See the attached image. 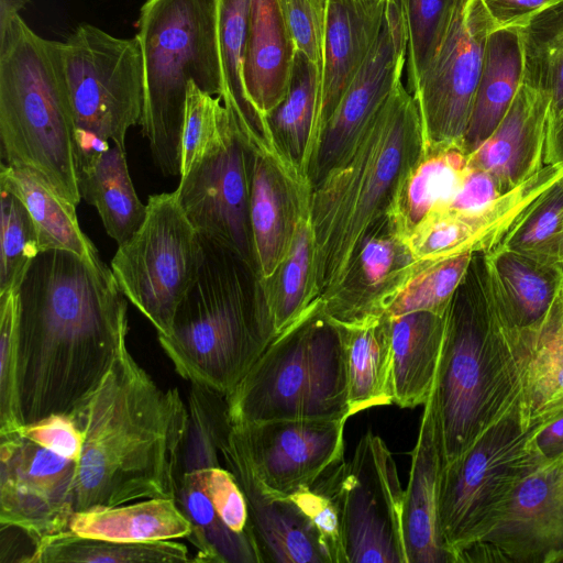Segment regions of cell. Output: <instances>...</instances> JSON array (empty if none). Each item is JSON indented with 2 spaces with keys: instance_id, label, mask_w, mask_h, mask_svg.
Segmentation results:
<instances>
[{
  "instance_id": "obj_34",
  "label": "cell",
  "mask_w": 563,
  "mask_h": 563,
  "mask_svg": "<svg viewBox=\"0 0 563 563\" xmlns=\"http://www.w3.org/2000/svg\"><path fill=\"white\" fill-rule=\"evenodd\" d=\"M250 0H219V46L224 92L222 102L232 109L254 150L282 155L269 131L251 104L243 81Z\"/></svg>"
},
{
  "instance_id": "obj_41",
  "label": "cell",
  "mask_w": 563,
  "mask_h": 563,
  "mask_svg": "<svg viewBox=\"0 0 563 563\" xmlns=\"http://www.w3.org/2000/svg\"><path fill=\"white\" fill-rule=\"evenodd\" d=\"M473 254L462 253L417 271L386 302L382 316L397 317L415 311L445 314L468 271Z\"/></svg>"
},
{
  "instance_id": "obj_6",
  "label": "cell",
  "mask_w": 563,
  "mask_h": 563,
  "mask_svg": "<svg viewBox=\"0 0 563 563\" xmlns=\"http://www.w3.org/2000/svg\"><path fill=\"white\" fill-rule=\"evenodd\" d=\"M0 154L27 167L76 206V135L62 42L37 35L20 15L0 32Z\"/></svg>"
},
{
  "instance_id": "obj_29",
  "label": "cell",
  "mask_w": 563,
  "mask_h": 563,
  "mask_svg": "<svg viewBox=\"0 0 563 563\" xmlns=\"http://www.w3.org/2000/svg\"><path fill=\"white\" fill-rule=\"evenodd\" d=\"M0 188L15 195L26 207L41 252L66 250L84 258L99 257L98 250L79 225L77 206L38 174L27 167L1 163Z\"/></svg>"
},
{
  "instance_id": "obj_5",
  "label": "cell",
  "mask_w": 563,
  "mask_h": 563,
  "mask_svg": "<svg viewBox=\"0 0 563 563\" xmlns=\"http://www.w3.org/2000/svg\"><path fill=\"white\" fill-rule=\"evenodd\" d=\"M200 241L197 275L158 341L181 377L229 396L277 331L256 271L228 246Z\"/></svg>"
},
{
  "instance_id": "obj_19",
  "label": "cell",
  "mask_w": 563,
  "mask_h": 563,
  "mask_svg": "<svg viewBox=\"0 0 563 563\" xmlns=\"http://www.w3.org/2000/svg\"><path fill=\"white\" fill-rule=\"evenodd\" d=\"M311 186L273 156L253 151L250 221L258 279L268 283L284 263L299 218L309 210Z\"/></svg>"
},
{
  "instance_id": "obj_4",
  "label": "cell",
  "mask_w": 563,
  "mask_h": 563,
  "mask_svg": "<svg viewBox=\"0 0 563 563\" xmlns=\"http://www.w3.org/2000/svg\"><path fill=\"white\" fill-rule=\"evenodd\" d=\"M514 325L503 308L487 254L474 252L446 312L432 389L444 465L464 454L493 423L517 415Z\"/></svg>"
},
{
  "instance_id": "obj_3",
  "label": "cell",
  "mask_w": 563,
  "mask_h": 563,
  "mask_svg": "<svg viewBox=\"0 0 563 563\" xmlns=\"http://www.w3.org/2000/svg\"><path fill=\"white\" fill-rule=\"evenodd\" d=\"M422 153L419 109L400 80L347 157L311 190L314 288L321 308L341 290L364 239L388 214Z\"/></svg>"
},
{
  "instance_id": "obj_23",
  "label": "cell",
  "mask_w": 563,
  "mask_h": 563,
  "mask_svg": "<svg viewBox=\"0 0 563 563\" xmlns=\"http://www.w3.org/2000/svg\"><path fill=\"white\" fill-rule=\"evenodd\" d=\"M518 371L517 415L528 430L563 413V294L547 313L526 328H514Z\"/></svg>"
},
{
  "instance_id": "obj_20",
  "label": "cell",
  "mask_w": 563,
  "mask_h": 563,
  "mask_svg": "<svg viewBox=\"0 0 563 563\" xmlns=\"http://www.w3.org/2000/svg\"><path fill=\"white\" fill-rule=\"evenodd\" d=\"M404 494L402 531L408 563H453L440 530L439 490L444 466L441 429L431 391L410 453Z\"/></svg>"
},
{
  "instance_id": "obj_51",
  "label": "cell",
  "mask_w": 563,
  "mask_h": 563,
  "mask_svg": "<svg viewBox=\"0 0 563 563\" xmlns=\"http://www.w3.org/2000/svg\"><path fill=\"white\" fill-rule=\"evenodd\" d=\"M22 437L66 459L78 462L84 432L70 415L53 413L32 423L24 424L18 432Z\"/></svg>"
},
{
  "instance_id": "obj_42",
  "label": "cell",
  "mask_w": 563,
  "mask_h": 563,
  "mask_svg": "<svg viewBox=\"0 0 563 563\" xmlns=\"http://www.w3.org/2000/svg\"><path fill=\"white\" fill-rule=\"evenodd\" d=\"M407 34V89L412 93L441 47L460 0H396Z\"/></svg>"
},
{
  "instance_id": "obj_30",
  "label": "cell",
  "mask_w": 563,
  "mask_h": 563,
  "mask_svg": "<svg viewBox=\"0 0 563 563\" xmlns=\"http://www.w3.org/2000/svg\"><path fill=\"white\" fill-rule=\"evenodd\" d=\"M470 170L468 155L452 145L423 152L405 176L388 218L404 239L432 209L448 205Z\"/></svg>"
},
{
  "instance_id": "obj_16",
  "label": "cell",
  "mask_w": 563,
  "mask_h": 563,
  "mask_svg": "<svg viewBox=\"0 0 563 563\" xmlns=\"http://www.w3.org/2000/svg\"><path fill=\"white\" fill-rule=\"evenodd\" d=\"M346 420L284 419L233 426L261 488L287 498L343 459Z\"/></svg>"
},
{
  "instance_id": "obj_40",
  "label": "cell",
  "mask_w": 563,
  "mask_h": 563,
  "mask_svg": "<svg viewBox=\"0 0 563 563\" xmlns=\"http://www.w3.org/2000/svg\"><path fill=\"white\" fill-rule=\"evenodd\" d=\"M187 407L181 473L220 466V449L233 428L227 396L192 382Z\"/></svg>"
},
{
  "instance_id": "obj_11",
  "label": "cell",
  "mask_w": 563,
  "mask_h": 563,
  "mask_svg": "<svg viewBox=\"0 0 563 563\" xmlns=\"http://www.w3.org/2000/svg\"><path fill=\"white\" fill-rule=\"evenodd\" d=\"M146 206L143 224L118 245L110 267L126 299L161 336L170 333L175 311L197 275L201 241L175 191L152 195Z\"/></svg>"
},
{
  "instance_id": "obj_26",
  "label": "cell",
  "mask_w": 563,
  "mask_h": 563,
  "mask_svg": "<svg viewBox=\"0 0 563 563\" xmlns=\"http://www.w3.org/2000/svg\"><path fill=\"white\" fill-rule=\"evenodd\" d=\"M525 63L519 26L489 32L464 152L473 153L497 128L523 82Z\"/></svg>"
},
{
  "instance_id": "obj_37",
  "label": "cell",
  "mask_w": 563,
  "mask_h": 563,
  "mask_svg": "<svg viewBox=\"0 0 563 563\" xmlns=\"http://www.w3.org/2000/svg\"><path fill=\"white\" fill-rule=\"evenodd\" d=\"M523 82L550 98V123L563 110V0L519 25Z\"/></svg>"
},
{
  "instance_id": "obj_52",
  "label": "cell",
  "mask_w": 563,
  "mask_h": 563,
  "mask_svg": "<svg viewBox=\"0 0 563 563\" xmlns=\"http://www.w3.org/2000/svg\"><path fill=\"white\" fill-rule=\"evenodd\" d=\"M501 195L497 183L488 173L470 165L461 189L448 205L442 207L472 210L488 205Z\"/></svg>"
},
{
  "instance_id": "obj_8",
  "label": "cell",
  "mask_w": 563,
  "mask_h": 563,
  "mask_svg": "<svg viewBox=\"0 0 563 563\" xmlns=\"http://www.w3.org/2000/svg\"><path fill=\"white\" fill-rule=\"evenodd\" d=\"M233 426L351 417L346 336L320 307L277 333L227 396Z\"/></svg>"
},
{
  "instance_id": "obj_55",
  "label": "cell",
  "mask_w": 563,
  "mask_h": 563,
  "mask_svg": "<svg viewBox=\"0 0 563 563\" xmlns=\"http://www.w3.org/2000/svg\"><path fill=\"white\" fill-rule=\"evenodd\" d=\"M531 444L543 460H552L563 454V413L551 422L531 432Z\"/></svg>"
},
{
  "instance_id": "obj_7",
  "label": "cell",
  "mask_w": 563,
  "mask_h": 563,
  "mask_svg": "<svg viewBox=\"0 0 563 563\" xmlns=\"http://www.w3.org/2000/svg\"><path fill=\"white\" fill-rule=\"evenodd\" d=\"M219 0H146L136 21L144 67L140 121L164 176H180L187 88L221 97Z\"/></svg>"
},
{
  "instance_id": "obj_27",
  "label": "cell",
  "mask_w": 563,
  "mask_h": 563,
  "mask_svg": "<svg viewBox=\"0 0 563 563\" xmlns=\"http://www.w3.org/2000/svg\"><path fill=\"white\" fill-rule=\"evenodd\" d=\"M321 67L296 51L287 93L266 123L279 152L309 184L316 158Z\"/></svg>"
},
{
  "instance_id": "obj_47",
  "label": "cell",
  "mask_w": 563,
  "mask_h": 563,
  "mask_svg": "<svg viewBox=\"0 0 563 563\" xmlns=\"http://www.w3.org/2000/svg\"><path fill=\"white\" fill-rule=\"evenodd\" d=\"M227 108L221 97L188 84L181 132L180 176L203 156L220 133ZM179 176V177H180Z\"/></svg>"
},
{
  "instance_id": "obj_14",
  "label": "cell",
  "mask_w": 563,
  "mask_h": 563,
  "mask_svg": "<svg viewBox=\"0 0 563 563\" xmlns=\"http://www.w3.org/2000/svg\"><path fill=\"white\" fill-rule=\"evenodd\" d=\"M494 29L481 0H460L441 47L411 93L421 118L423 152L463 147Z\"/></svg>"
},
{
  "instance_id": "obj_28",
  "label": "cell",
  "mask_w": 563,
  "mask_h": 563,
  "mask_svg": "<svg viewBox=\"0 0 563 563\" xmlns=\"http://www.w3.org/2000/svg\"><path fill=\"white\" fill-rule=\"evenodd\" d=\"M68 529L82 537L119 542L189 539L192 533L190 521L170 498L75 511Z\"/></svg>"
},
{
  "instance_id": "obj_53",
  "label": "cell",
  "mask_w": 563,
  "mask_h": 563,
  "mask_svg": "<svg viewBox=\"0 0 563 563\" xmlns=\"http://www.w3.org/2000/svg\"><path fill=\"white\" fill-rule=\"evenodd\" d=\"M558 0H481L495 29L519 26Z\"/></svg>"
},
{
  "instance_id": "obj_31",
  "label": "cell",
  "mask_w": 563,
  "mask_h": 563,
  "mask_svg": "<svg viewBox=\"0 0 563 563\" xmlns=\"http://www.w3.org/2000/svg\"><path fill=\"white\" fill-rule=\"evenodd\" d=\"M78 187L81 199L97 209L107 234L118 245L143 224L147 206L136 195L125 148L111 144L91 165L78 170Z\"/></svg>"
},
{
  "instance_id": "obj_46",
  "label": "cell",
  "mask_w": 563,
  "mask_h": 563,
  "mask_svg": "<svg viewBox=\"0 0 563 563\" xmlns=\"http://www.w3.org/2000/svg\"><path fill=\"white\" fill-rule=\"evenodd\" d=\"M0 435L24 426L19 396L18 289L0 294Z\"/></svg>"
},
{
  "instance_id": "obj_35",
  "label": "cell",
  "mask_w": 563,
  "mask_h": 563,
  "mask_svg": "<svg viewBox=\"0 0 563 563\" xmlns=\"http://www.w3.org/2000/svg\"><path fill=\"white\" fill-rule=\"evenodd\" d=\"M175 501L192 527L188 540L198 550L194 561L261 563L252 533H238L220 519L197 470L180 474Z\"/></svg>"
},
{
  "instance_id": "obj_25",
  "label": "cell",
  "mask_w": 563,
  "mask_h": 563,
  "mask_svg": "<svg viewBox=\"0 0 563 563\" xmlns=\"http://www.w3.org/2000/svg\"><path fill=\"white\" fill-rule=\"evenodd\" d=\"M388 318L394 404L400 408L423 406L435 383L446 313L415 311Z\"/></svg>"
},
{
  "instance_id": "obj_50",
  "label": "cell",
  "mask_w": 563,
  "mask_h": 563,
  "mask_svg": "<svg viewBox=\"0 0 563 563\" xmlns=\"http://www.w3.org/2000/svg\"><path fill=\"white\" fill-rule=\"evenodd\" d=\"M289 498L319 531L331 563H345L340 514L334 499L316 483L296 492Z\"/></svg>"
},
{
  "instance_id": "obj_9",
  "label": "cell",
  "mask_w": 563,
  "mask_h": 563,
  "mask_svg": "<svg viewBox=\"0 0 563 563\" xmlns=\"http://www.w3.org/2000/svg\"><path fill=\"white\" fill-rule=\"evenodd\" d=\"M62 59L80 170L111 144L125 148L128 130L140 124L144 102L143 56L136 35L118 37L80 23L62 42Z\"/></svg>"
},
{
  "instance_id": "obj_1",
  "label": "cell",
  "mask_w": 563,
  "mask_h": 563,
  "mask_svg": "<svg viewBox=\"0 0 563 563\" xmlns=\"http://www.w3.org/2000/svg\"><path fill=\"white\" fill-rule=\"evenodd\" d=\"M19 396L22 420L75 416L126 338L128 303L100 256L41 252L20 286Z\"/></svg>"
},
{
  "instance_id": "obj_54",
  "label": "cell",
  "mask_w": 563,
  "mask_h": 563,
  "mask_svg": "<svg viewBox=\"0 0 563 563\" xmlns=\"http://www.w3.org/2000/svg\"><path fill=\"white\" fill-rule=\"evenodd\" d=\"M43 539L23 527L1 523L0 562L35 563Z\"/></svg>"
},
{
  "instance_id": "obj_13",
  "label": "cell",
  "mask_w": 563,
  "mask_h": 563,
  "mask_svg": "<svg viewBox=\"0 0 563 563\" xmlns=\"http://www.w3.org/2000/svg\"><path fill=\"white\" fill-rule=\"evenodd\" d=\"M225 108L219 135L180 176L175 192L200 235L228 246L255 269L250 221L253 150L236 115Z\"/></svg>"
},
{
  "instance_id": "obj_38",
  "label": "cell",
  "mask_w": 563,
  "mask_h": 563,
  "mask_svg": "<svg viewBox=\"0 0 563 563\" xmlns=\"http://www.w3.org/2000/svg\"><path fill=\"white\" fill-rule=\"evenodd\" d=\"M0 470L8 471L58 507L75 512L76 461L60 456L16 432L0 435Z\"/></svg>"
},
{
  "instance_id": "obj_2",
  "label": "cell",
  "mask_w": 563,
  "mask_h": 563,
  "mask_svg": "<svg viewBox=\"0 0 563 563\" xmlns=\"http://www.w3.org/2000/svg\"><path fill=\"white\" fill-rule=\"evenodd\" d=\"M73 417L85 437L77 462L75 511L175 499L188 407L177 388H161L139 365L126 338L97 389Z\"/></svg>"
},
{
  "instance_id": "obj_17",
  "label": "cell",
  "mask_w": 563,
  "mask_h": 563,
  "mask_svg": "<svg viewBox=\"0 0 563 563\" xmlns=\"http://www.w3.org/2000/svg\"><path fill=\"white\" fill-rule=\"evenodd\" d=\"M407 56V34L396 0H387L379 36L325 123L309 174L313 188L341 164L364 128L401 80Z\"/></svg>"
},
{
  "instance_id": "obj_10",
  "label": "cell",
  "mask_w": 563,
  "mask_h": 563,
  "mask_svg": "<svg viewBox=\"0 0 563 563\" xmlns=\"http://www.w3.org/2000/svg\"><path fill=\"white\" fill-rule=\"evenodd\" d=\"M516 415L489 426L460 457L443 466L439 522L453 563L498 521L521 479L544 461Z\"/></svg>"
},
{
  "instance_id": "obj_48",
  "label": "cell",
  "mask_w": 563,
  "mask_h": 563,
  "mask_svg": "<svg viewBox=\"0 0 563 563\" xmlns=\"http://www.w3.org/2000/svg\"><path fill=\"white\" fill-rule=\"evenodd\" d=\"M296 51L321 67L327 0H280Z\"/></svg>"
},
{
  "instance_id": "obj_49",
  "label": "cell",
  "mask_w": 563,
  "mask_h": 563,
  "mask_svg": "<svg viewBox=\"0 0 563 563\" xmlns=\"http://www.w3.org/2000/svg\"><path fill=\"white\" fill-rule=\"evenodd\" d=\"M197 471L220 519L238 533H251L246 498L235 476L221 466Z\"/></svg>"
},
{
  "instance_id": "obj_15",
  "label": "cell",
  "mask_w": 563,
  "mask_h": 563,
  "mask_svg": "<svg viewBox=\"0 0 563 563\" xmlns=\"http://www.w3.org/2000/svg\"><path fill=\"white\" fill-rule=\"evenodd\" d=\"M464 562H563V454L526 474L495 526L462 552Z\"/></svg>"
},
{
  "instance_id": "obj_21",
  "label": "cell",
  "mask_w": 563,
  "mask_h": 563,
  "mask_svg": "<svg viewBox=\"0 0 563 563\" xmlns=\"http://www.w3.org/2000/svg\"><path fill=\"white\" fill-rule=\"evenodd\" d=\"M550 98L526 82L494 132L468 155L471 166L488 173L503 194L545 165Z\"/></svg>"
},
{
  "instance_id": "obj_43",
  "label": "cell",
  "mask_w": 563,
  "mask_h": 563,
  "mask_svg": "<svg viewBox=\"0 0 563 563\" xmlns=\"http://www.w3.org/2000/svg\"><path fill=\"white\" fill-rule=\"evenodd\" d=\"M499 246L563 268V177L540 196Z\"/></svg>"
},
{
  "instance_id": "obj_22",
  "label": "cell",
  "mask_w": 563,
  "mask_h": 563,
  "mask_svg": "<svg viewBox=\"0 0 563 563\" xmlns=\"http://www.w3.org/2000/svg\"><path fill=\"white\" fill-rule=\"evenodd\" d=\"M386 5L387 0H327L317 152L325 123L379 36Z\"/></svg>"
},
{
  "instance_id": "obj_36",
  "label": "cell",
  "mask_w": 563,
  "mask_h": 563,
  "mask_svg": "<svg viewBox=\"0 0 563 563\" xmlns=\"http://www.w3.org/2000/svg\"><path fill=\"white\" fill-rule=\"evenodd\" d=\"M314 243L309 210L298 220L290 250L275 277L262 284L277 333L320 307L314 288Z\"/></svg>"
},
{
  "instance_id": "obj_45",
  "label": "cell",
  "mask_w": 563,
  "mask_h": 563,
  "mask_svg": "<svg viewBox=\"0 0 563 563\" xmlns=\"http://www.w3.org/2000/svg\"><path fill=\"white\" fill-rule=\"evenodd\" d=\"M73 514L0 470V523L23 527L44 539L69 530Z\"/></svg>"
},
{
  "instance_id": "obj_33",
  "label": "cell",
  "mask_w": 563,
  "mask_h": 563,
  "mask_svg": "<svg viewBox=\"0 0 563 563\" xmlns=\"http://www.w3.org/2000/svg\"><path fill=\"white\" fill-rule=\"evenodd\" d=\"M486 254L509 322L526 328L539 321L562 288L563 268L503 246Z\"/></svg>"
},
{
  "instance_id": "obj_24",
  "label": "cell",
  "mask_w": 563,
  "mask_h": 563,
  "mask_svg": "<svg viewBox=\"0 0 563 563\" xmlns=\"http://www.w3.org/2000/svg\"><path fill=\"white\" fill-rule=\"evenodd\" d=\"M295 54L280 0H250L243 81L266 126V118L287 93Z\"/></svg>"
},
{
  "instance_id": "obj_18",
  "label": "cell",
  "mask_w": 563,
  "mask_h": 563,
  "mask_svg": "<svg viewBox=\"0 0 563 563\" xmlns=\"http://www.w3.org/2000/svg\"><path fill=\"white\" fill-rule=\"evenodd\" d=\"M220 454L245 495L261 563H331L319 531L302 510L289 497L261 488L232 431Z\"/></svg>"
},
{
  "instance_id": "obj_56",
  "label": "cell",
  "mask_w": 563,
  "mask_h": 563,
  "mask_svg": "<svg viewBox=\"0 0 563 563\" xmlns=\"http://www.w3.org/2000/svg\"><path fill=\"white\" fill-rule=\"evenodd\" d=\"M563 164V110L549 125L545 165Z\"/></svg>"
},
{
  "instance_id": "obj_32",
  "label": "cell",
  "mask_w": 563,
  "mask_h": 563,
  "mask_svg": "<svg viewBox=\"0 0 563 563\" xmlns=\"http://www.w3.org/2000/svg\"><path fill=\"white\" fill-rule=\"evenodd\" d=\"M343 327L346 336L350 415L394 404L389 318L372 317Z\"/></svg>"
},
{
  "instance_id": "obj_57",
  "label": "cell",
  "mask_w": 563,
  "mask_h": 563,
  "mask_svg": "<svg viewBox=\"0 0 563 563\" xmlns=\"http://www.w3.org/2000/svg\"><path fill=\"white\" fill-rule=\"evenodd\" d=\"M30 0H0V32L25 8Z\"/></svg>"
},
{
  "instance_id": "obj_44",
  "label": "cell",
  "mask_w": 563,
  "mask_h": 563,
  "mask_svg": "<svg viewBox=\"0 0 563 563\" xmlns=\"http://www.w3.org/2000/svg\"><path fill=\"white\" fill-rule=\"evenodd\" d=\"M0 294L16 290L41 253L37 232L24 203L1 189Z\"/></svg>"
},
{
  "instance_id": "obj_58",
  "label": "cell",
  "mask_w": 563,
  "mask_h": 563,
  "mask_svg": "<svg viewBox=\"0 0 563 563\" xmlns=\"http://www.w3.org/2000/svg\"><path fill=\"white\" fill-rule=\"evenodd\" d=\"M562 294H563V283H562Z\"/></svg>"
},
{
  "instance_id": "obj_39",
  "label": "cell",
  "mask_w": 563,
  "mask_h": 563,
  "mask_svg": "<svg viewBox=\"0 0 563 563\" xmlns=\"http://www.w3.org/2000/svg\"><path fill=\"white\" fill-rule=\"evenodd\" d=\"M186 545L174 540L119 542L82 537L66 530L44 538L35 563L189 562Z\"/></svg>"
},
{
  "instance_id": "obj_12",
  "label": "cell",
  "mask_w": 563,
  "mask_h": 563,
  "mask_svg": "<svg viewBox=\"0 0 563 563\" xmlns=\"http://www.w3.org/2000/svg\"><path fill=\"white\" fill-rule=\"evenodd\" d=\"M335 501L345 563H408L402 531L405 489L385 441L368 431L352 457L314 482Z\"/></svg>"
}]
</instances>
